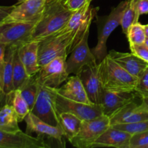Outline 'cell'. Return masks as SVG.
Listing matches in <instances>:
<instances>
[{"instance_id": "1", "label": "cell", "mask_w": 148, "mask_h": 148, "mask_svg": "<svg viewBox=\"0 0 148 148\" xmlns=\"http://www.w3.org/2000/svg\"><path fill=\"white\" fill-rule=\"evenodd\" d=\"M66 0H47L44 10L34 26L30 41H39L62 30L73 12L67 8Z\"/></svg>"}, {"instance_id": "2", "label": "cell", "mask_w": 148, "mask_h": 148, "mask_svg": "<svg viewBox=\"0 0 148 148\" xmlns=\"http://www.w3.org/2000/svg\"><path fill=\"white\" fill-rule=\"evenodd\" d=\"M88 27L72 31L61 30L40 40L38 50L40 67L59 56L67 58Z\"/></svg>"}, {"instance_id": "3", "label": "cell", "mask_w": 148, "mask_h": 148, "mask_svg": "<svg viewBox=\"0 0 148 148\" xmlns=\"http://www.w3.org/2000/svg\"><path fill=\"white\" fill-rule=\"evenodd\" d=\"M100 74L104 90L116 92H135L138 78L127 72L109 55L99 63Z\"/></svg>"}, {"instance_id": "4", "label": "cell", "mask_w": 148, "mask_h": 148, "mask_svg": "<svg viewBox=\"0 0 148 148\" xmlns=\"http://www.w3.org/2000/svg\"><path fill=\"white\" fill-rule=\"evenodd\" d=\"M127 4V0L121 1L116 7H114L109 14L106 16L97 15L98 25V42L92 51L98 63L101 62L107 53L106 43L108 38L114 30L121 24L123 12Z\"/></svg>"}, {"instance_id": "5", "label": "cell", "mask_w": 148, "mask_h": 148, "mask_svg": "<svg viewBox=\"0 0 148 148\" xmlns=\"http://www.w3.org/2000/svg\"><path fill=\"white\" fill-rule=\"evenodd\" d=\"M57 90L38 83V95L36 103L30 112L48 124L59 126V113L56 108Z\"/></svg>"}, {"instance_id": "6", "label": "cell", "mask_w": 148, "mask_h": 148, "mask_svg": "<svg viewBox=\"0 0 148 148\" xmlns=\"http://www.w3.org/2000/svg\"><path fill=\"white\" fill-rule=\"evenodd\" d=\"M110 127V118L104 114L92 119L82 120L79 132L69 143L75 147L91 148Z\"/></svg>"}, {"instance_id": "7", "label": "cell", "mask_w": 148, "mask_h": 148, "mask_svg": "<svg viewBox=\"0 0 148 148\" xmlns=\"http://www.w3.org/2000/svg\"><path fill=\"white\" fill-rule=\"evenodd\" d=\"M90 27L85 30L79 43L66 59V69L69 75H79L86 66H95L98 62L88 46Z\"/></svg>"}, {"instance_id": "8", "label": "cell", "mask_w": 148, "mask_h": 148, "mask_svg": "<svg viewBox=\"0 0 148 148\" xmlns=\"http://www.w3.org/2000/svg\"><path fill=\"white\" fill-rule=\"evenodd\" d=\"M66 59L59 56L44 66H40L38 72L35 75L38 84L53 88H59L69 77L66 69Z\"/></svg>"}, {"instance_id": "9", "label": "cell", "mask_w": 148, "mask_h": 148, "mask_svg": "<svg viewBox=\"0 0 148 148\" xmlns=\"http://www.w3.org/2000/svg\"><path fill=\"white\" fill-rule=\"evenodd\" d=\"M36 22L12 23L0 26V40L7 47L20 48L30 41Z\"/></svg>"}, {"instance_id": "10", "label": "cell", "mask_w": 148, "mask_h": 148, "mask_svg": "<svg viewBox=\"0 0 148 148\" xmlns=\"http://www.w3.org/2000/svg\"><path fill=\"white\" fill-rule=\"evenodd\" d=\"M47 0H23L4 19L1 25L12 23L38 21L44 10Z\"/></svg>"}, {"instance_id": "11", "label": "cell", "mask_w": 148, "mask_h": 148, "mask_svg": "<svg viewBox=\"0 0 148 148\" xmlns=\"http://www.w3.org/2000/svg\"><path fill=\"white\" fill-rule=\"evenodd\" d=\"M57 90V88H56ZM58 112L74 114L81 120H88L100 116L103 114L101 104H87L65 98L57 92L56 99Z\"/></svg>"}, {"instance_id": "12", "label": "cell", "mask_w": 148, "mask_h": 148, "mask_svg": "<svg viewBox=\"0 0 148 148\" xmlns=\"http://www.w3.org/2000/svg\"><path fill=\"white\" fill-rule=\"evenodd\" d=\"M26 123V133L31 135L32 133L37 134L39 138L44 140H52L56 142V143L62 147H65V143L64 140V133L59 126H53L48 124L30 112L25 118Z\"/></svg>"}, {"instance_id": "13", "label": "cell", "mask_w": 148, "mask_h": 148, "mask_svg": "<svg viewBox=\"0 0 148 148\" xmlns=\"http://www.w3.org/2000/svg\"><path fill=\"white\" fill-rule=\"evenodd\" d=\"M18 48L7 47L5 58L3 63L0 80V108L6 104H11L14 92L13 83V59Z\"/></svg>"}, {"instance_id": "14", "label": "cell", "mask_w": 148, "mask_h": 148, "mask_svg": "<svg viewBox=\"0 0 148 148\" xmlns=\"http://www.w3.org/2000/svg\"><path fill=\"white\" fill-rule=\"evenodd\" d=\"M43 139L33 137L20 130L16 133L0 130V148H49Z\"/></svg>"}, {"instance_id": "15", "label": "cell", "mask_w": 148, "mask_h": 148, "mask_svg": "<svg viewBox=\"0 0 148 148\" xmlns=\"http://www.w3.org/2000/svg\"><path fill=\"white\" fill-rule=\"evenodd\" d=\"M78 75L82 80L91 103L101 104L104 89L100 74L99 63L95 66H86Z\"/></svg>"}, {"instance_id": "16", "label": "cell", "mask_w": 148, "mask_h": 148, "mask_svg": "<svg viewBox=\"0 0 148 148\" xmlns=\"http://www.w3.org/2000/svg\"><path fill=\"white\" fill-rule=\"evenodd\" d=\"M110 120L111 126L146 121L148 120V108L143 101L138 104L134 100L114 113Z\"/></svg>"}, {"instance_id": "17", "label": "cell", "mask_w": 148, "mask_h": 148, "mask_svg": "<svg viewBox=\"0 0 148 148\" xmlns=\"http://www.w3.org/2000/svg\"><path fill=\"white\" fill-rule=\"evenodd\" d=\"M136 96L137 95L135 92H116L104 90L101 102L103 114L110 118L126 104L134 101Z\"/></svg>"}, {"instance_id": "18", "label": "cell", "mask_w": 148, "mask_h": 148, "mask_svg": "<svg viewBox=\"0 0 148 148\" xmlns=\"http://www.w3.org/2000/svg\"><path fill=\"white\" fill-rule=\"evenodd\" d=\"M108 54L120 66L138 79L148 67L147 62L143 61L132 52L124 53L111 50Z\"/></svg>"}, {"instance_id": "19", "label": "cell", "mask_w": 148, "mask_h": 148, "mask_svg": "<svg viewBox=\"0 0 148 148\" xmlns=\"http://www.w3.org/2000/svg\"><path fill=\"white\" fill-rule=\"evenodd\" d=\"M132 134L123 130L110 127L96 141L91 148L114 147L130 148Z\"/></svg>"}, {"instance_id": "20", "label": "cell", "mask_w": 148, "mask_h": 148, "mask_svg": "<svg viewBox=\"0 0 148 148\" xmlns=\"http://www.w3.org/2000/svg\"><path fill=\"white\" fill-rule=\"evenodd\" d=\"M90 4L91 3H88L79 10L73 12L68 23L62 30L65 31L85 30L90 26L98 12V7H92Z\"/></svg>"}, {"instance_id": "21", "label": "cell", "mask_w": 148, "mask_h": 148, "mask_svg": "<svg viewBox=\"0 0 148 148\" xmlns=\"http://www.w3.org/2000/svg\"><path fill=\"white\" fill-rule=\"evenodd\" d=\"M39 41L32 40L18 48V53L27 75H36L40 69L38 59Z\"/></svg>"}, {"instance_id": "22", "label": "cell", "mask_w": 148, "mask_h": 148, "mask_svg": "<svg viewBox=\"0 0 148 148\" xmlns=\"http://www.w3.org/2000/svg\"><path fill=\"white\" fill-rule=\"evenodd\" d=\"M57 92L69 99L84 103L92 104L78 75L69 77L66 80V83L57 88Z\"/></svg>"}, {"instance_id": "23", "label": "cell", "mask_w": 148, "mask_h": 148, "mask_svg": "<svg viewBox=\"0 0 148 148\" xmlns=\"http://www.w3.org/2000/svg\"><path fill=\"white\" fill-rule=\"evenodd\" d=\"M82 120L70 113L59 114V126L62 129L65 138L70 142L79 132Z\"/></svg>"}, {"instance_id": "24", "label": "cell", "mask_w": 148, "mask_h": 148, "mask_svg": "<svg viewBox=\"0 0 148 148\" xmlns=\"http://www.w3.org/2000/svg\"><path fill=\"white\" fill-rule=\"evenodd\" d=\"M17 116L11 104H6L0 108V130L12 133L20 131Z\"/></svg>"}, {"instance_id": "25", "label": "cell", "mask_w": 148, "mask_h": 148, "mask_svg": "<svg viewBox=\"0 0 148 148\" xmlns=\"http://www.w3.org/2000/svg\"><path fill=\"white\" fill-rule=\"evenodd\" d=\"M19 90L21 92L22 95L27 102L31 111L35 105L38 95V82L35 77V75L30 77L19 88Z\"/></svg>"}, {"instance_id": "26", "label": "cell", "mask_w": 148, "mask_h": 148, "mask_svg": "<svg viewBox=\"0 0 148 148\" xmlns=\"http://www.w3.org/2000/svg\"><path fill=\"white\" fill-rule=\"evenodd\" d=\"M30 77L20 59L18 49L16 50L13 59V83L14 90L19 89L26 80Z\"/></svg>"}, {"instance_id": "27", "label": "cell", "mask_w": 148, "mask_h": 148, "mask_svg": "<svg viewBox=\"0 0 148 148\" xmlns=\"http://www.w3.org/2000/svg\"><path fill=\"white\" fill-rule=\"evenodd\" d=\"M139 22L136 10V0H127V4L123 12L121 20V26L123 33L127 34V30L134 23Z\"/></svg>"}, {"instance_id": "28", "label": "cell", "mask_w": 148, "mask_h": 148, "mask_svg": "<svg viewBox=\"0 0 148 148\" xmlns=\"http://www.w3.org/2000/svg\"><path fill=\"white\" fill-rule=\"evenodd\" d=\"M11 105L12 106L13 108L17 114L19 122L25 120L26 116L30 112V108L19 89L15 90L13 93Z\"/></svg>"}, {"instance_id": "29", "label": "cell", "mask_w": 148, "mask_h": 148, "mask_svg": "<svg viewBox=\"0 0 148 148\" xmlns=\"http://www.w3.org/2000/svg\"><path fill=\"white\" fill-rule=\"evenodd\" d=\"M130 46L137 44H143L145 43L146 38L145 31L143 25L139 22L134 23L130 27L126 34Z\"/></svg>"}, {"instance_id": "30", "label": "cell", "mask_w": 148, "mask_h": 148, "mask_svg": "<svg viewBox=\"0 0 148 148\" xmlns=\"http://www.w3.org/2000/svg\"><path fill=\"white\" fill-rule=\"evenodd\" d=\"M111 127L130 133L132 135L148 130V120L137 121V122L127 123V124H119L112 125Z\"/></svg>"}, {"instance_id": "31", "label": "cell", "mask_w": 148, "mask_h": 148, "mask_svg": "<svg viewBox=\"0 0 148 148\" xmlns=\"http://www.w3.org/2000/svg\"><path fill=\"white\" fill-rule=\"evenodd\" d=\"M148 144V130L133 134L130 140V148H144Z\"/></svg>"}, {"instance_id": "32", "label": "cell", "mask_w": 148, "mask_h": 148, "mask_svg": "<svg viewBox=\"0 0 148 148\" xmlns=\"http://www.w3.org/2000/svg\"><path fill=\"white\" fill-rule=\"evenodd\" d=\"M131 52L148 63V47L145 43L130 46Z\"/></svg>"}, {"instance_id": "33", "label": "cell", "mask_w": 148, "mask_h": 148, "mask_svg": "<svg viewBox=\"0 0 148 148\" xmlns=\"http://www.w3.org/2000/svg\"><path fill=\"white\" fill-rule=\"evenodd\" d=\"M135 92L136 94L148 92V67L138 79Z\"/></svg>"}, {"instance_id": "34", "label": "cell", "mask_w": 148, "mask_h": 148, "mask_svg": "<svg viewBox=\"0 0 148 148\" xmlns=\"http://www.w3.org/2000/svg\"><path fill=\"white\" fill-rule=\"evenodd\" d=\"M92 0H66L65 3L69 10L75 12L83 7L88 3H91Z\"/></svg>"}, {"instance_id": "35", "label": "cell", "mask_w": 148, "mask_h": 148, "mask_svg": "<svg viewBox=\"0 0 148 148\" xmlns=\"http://www.w3.org/2000/svg\"><path fill=\"white\" fill-rule=\"evenodd\" d=\"M136 10L138 18L142 14H148V0H136Z\"/></svg>"}, {"instance_id": "36", "label": "cell", "mask_w": 148, "mask_h": 148, "mask_svg": "<svg viewBox=\"0 0 148 148\" xmlns=\"http://www.w3.org/2000/svg\"><path fill=\"white\" fill-rule=\"evenodd\" d=\"M14 5L12 6H0V26L2 24L4 19L10 14Z\"/></svg>"}, {"instance_id": "37", "label": "cell", "mask_w": 148, "mask_h": 148, "mask_svg": "<svg viewBox=\"0 0 148 148\" xmlns=\"http://www.w3.org/2000/svg\"><path fill=\"white\" fill-rule=\"evenodd\" d=\"M7 49V45L4 44L3 42H1V40H0V64L4 62Z\"/></svg>"}, {"instance_id": "38", "label": "cell", "mask_w": 148, "mask_h": 148, "mask_svg": "<svg viewBox=\"0 0 148 148\" xmlns=\"http://www.w3.org/2000/svg\"><path fill=\"white\" fill-rule=\"evenodd\" d=\"M137 96L140 97L142 99V101L145 104L146 106L148 108V92H144V93H140L137 94Z\"/></svg>"}, {"instance_id": "39", "label": "cell", "mask_w": 148, "mask_h": 148, "mask_svg": "<svg viewBox=\"0 0 148 148\" xmlns=\"http://www.w3.org/2000/svg\"><path fill=\"white\" fill-rule=\"evenodd\" d=\"M145 27V34H146V37L148 38V24L145 25H144Z\"/></svg>"}, {"instance_id": "40", "label": "cell", "mask_w": 148, "mask_h": 148, "mask_svg": "<svg viewBox=\"0 0 148 148\" xmlns=\"http://www.w3.org/2000/svg\"><path fill=\"white\" fill-rule=\"evenodd\" d=\"M3 63H4V62H3ZM3 63L0 64V80H1V71H2Z\"/></svg>"}, {"instance_id": "41", "label": "cell", "mask_w": 148, "mask_h": 148, "mask_svg": "<svg viewBox=\"0 0 148 148\" xmlns=\"http://www.w3.org/2000/svg\"><path fill=\"white\" fill-rule=\"evenodd\" d=\"M145 44L146 46H147V47H148V38H146L145 41Z\"/></svg>"}, {"instance_id": "42", "label": "cell", "mask_w": 148, "mask_h": 148, "mask_svg": "<svg viewBox=\"0 0 148 148\" xmlns=\"http://www.w3.org/2000/svg\"><path fill=\"white\" fill-rule=\"evenodd\" d=\"M144 148H148V144L147 145H145V146Z\"/></svg>"}, {"instance_id": "43", "label": "cell", "mask_w": 148, "mask_h": 148, "mask_svg": "<svg viewBox=\"0 0 148 148\" xmlns=\"http://www.w3.org/2000/svg\"><path fill=\"white\" fill-rule=\"evenodd\" d=\"M19 1H23V0H19Z\"/></svg>"}]
</instances>
